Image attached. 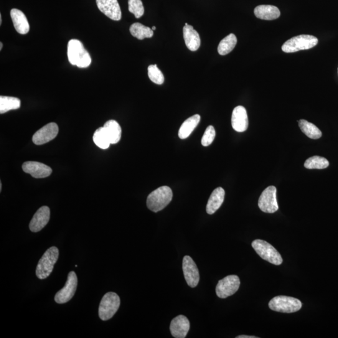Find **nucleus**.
I'll return each mask as SVG.
<instances>
[{
	"label": "nucleus",
	"mask_w": 338,
	"mask_h": 338,
	"mask_svg": "<svg viewBox=\"0 0 338 338\" xmlns=\"http://www.w3.org/2000/svg\"><path fill=\"white\" fill-rule=\"evenodd\" d=\"M130 32L132 36L137 38L139 40H144L146 38L153 37V30L148 27L144 26L140 23H135L130 27Z\"/></svg>",
	"instance_id": "b1692460"
},
{
	"label": "nucleus",
	"mask_w": 338,
	"mask_h": 338,
	"mask_svg": "<svg viewBox=\"0 0 338 338\" xmlns=\"http://www.w3.org/2000/svg\"><path fill=\"white\" fill-rule=\"evenodd\" d=\"M152 30H153V31H154V30H156V27H152Z\"/></svg>",
	"instance_id": "e433bc0d"
},
{
	"label": "nucleus",
	"mask_w": 338,
	"mask_h": 338,
	"mask_svg": "<svg viewBox=\"0 0 338 338\" xmlns=\"http://www.w3.org/2000/svg\"><path fill=\"white\" fill-rule=\"evenodd\" d=\"M10 15L16 31L20 34H27L30 31V25L24 13L21 10L14 9L11 10Z\"/></svg>",
	"instance_id": "a211bd4d"
},
{
	"label": "nucleus",
	"mask_w": 338,
	"mask_h": 338,
	"mask_svg": "<svg viewBox=\"0 0 338 338\" xmlns=\"http://www.w3.org/2000/svg\"><path fill=\"white\" fill-rule=\"evenodd\" d=\"M93 140L96 146L101 149H108L111 144L110 139L103 127L96 130L93 134Z\"/></svg>",
	"instance_id": "cd10ccee"
},
{
	"label": "nucleus",
	"mask_w": 338,
	"mask_h": 338,
	"mask_svg": "<svg viewBox=\"0 0 338 338\" xmlns=\"http://www.w3.org/2000/svg\"><path fill=\"white\" fill-rule=\"evenodd\" d=\"M225 191L222 187H217L213 190L208 200L206 212L212 215L219 209L224 200Z\"/></svg>",
	"instance_id": "aec40b11"
},
{
	"label": "nucleus",
	"mask_w": 338,
	"mask_h": 338,
	"mask_svg": "<svg viewBox=\"0 0 338 338\" xmlns=\"http://www.w3.org/2000/svg\"><path fill=\"white\" fill-rule=\"evenodd\" d=\"M328 161L324 157L313 156L305 162L304 167L308 169H323L329 166Z\"/></svg>",
	"instance_id": "c85d7f7f"
},
{
	"label": "nucleus",
	"mask_w": 338,
	"mask_h": 338,
	"mask_svg": "<svg viewBox=\"0 0 338 338\" xmlns=\"http://www.w3.org/2000/svg\"><path fill=\"white\" fill-rule=\"evenodd\" d=\"M269 308L276 312L292 313L299 311L302 307L301 302L293 297L278 296L269 302Z\"/></svg>",
	"instance_id": "0eeeda50"
},
{
	"label": "nucleus",
	"mask_w": 338,
	"mask_h": 338,
	"mask_svg": "<svg viewBox=\"0 0 338 338\" xmlns=\"http://www.w3.org/2000/svg\"><path fill=\"white\" fill-rule=\"evenodd\" d=\"M148 76L152 82L157 85L163 84L164 77L157 65H151L148 67Z\"/></svg>",
	"instance_id": "c756f323"
},
{
	"label": "nucleus",
	"mask_w": 338,
	"mask_h": 338,
	"mask_svg": "<svg viewBox=\"0 0 338 338\" xmlns=\"http://www.w3.org/2000/svg\"><path fill=\"white\" fill-rule=\"evenodd\" d=\"M103 128L108 135L111 144H116L120 141L122 129L118 122L114 120L108 121L105 124Z\"/></svg>",
	"instance_id": "5701e85b"
},
{
	"label": "nucleus",
	"mask_w": 338,
	"mask_h": 338,
	"mask_svg": "<svg viewBox=\"0 0 338 338\" xmlns=\"http://www.w3.org/2000/svg\"><path fill=\"white\" fill-rule=\"evenodd\" d=\"M78 284L77 276L74 271L70 272L64 287L58 292L55 301L58 304H64L70 301L75 295Z\"/></svg>",
	"instance_id": "1a4fd4ad"
},
{
	"label": "nucleus",
	"mask_w": 338,
	"mask_h": 338,
	"mask_svg": "<svg viewBox=\"0 0 338 338\" xmlns=\"http://www.w3.org/2000/svg\"><path fill=\"white\" fill-rule=\"evenodd\" d=\"M252 246L257 254L264 260L276 266L283 263V258L281 254L273 246L266 241L256 240L252 243Z\"/></svg>",
	"instance_id": "423d86ee"
},
{
	"label": "nucleus",
	"mask_w": 338,
	"mask_h": 338,
	"mask_svg": "<svg viewBox=\"0 0 338 338\" xmlns=\"http://www.w3.org/2000/svg\"><path fill=\"white\" fill-rule=\"evenodd\" d=\"M2 48H3V43H2V42H1V43H0V50H2Z\"/></svg>",
	"instance_id": "72a5a7b5"
},
{
	"label": "nucleus",
	"mask_w": 338,
	"mask_h": 338,
	"mask_svg": "<svg viewBox=\"0 0 338 338\" xmlns=\"http://www.w3.org/2000/svg\"><path fill=\"white\" fill-rule=\"evenodd\" d=\"M183 36L188 49L195 52L199 49L200 46V39L199 34L191 25H185L183 28Z\"/></svg>",
	"instance_id": "6ab92c4d"
},
{
	"label": "nucleus",
	"mask_w": 338,
	"mask_h": 338,
	"mask_svg": "<svg viewBox=\"0 0 338 338\" xmlns=\"http://www.w3.org/2000/svg\"><path fill=\"white\" fill-rule=\"evenodd\" d=\"M58 126L55 123H49L43 127L33 136L32 141L35 145L41 146L52 141L58 134Z\"/></svg>",
	"instance_id": "f8f14e48"
},
{
	"label": "nucleus",
	"mask_w": 338,
	"mask_h": 338,
	"mask_svg": "<svg viewBox=\"0 0 338 338\" xmlns=\"http://www.w3.org/2000/svg\"><path fill=\"white\" fill-rule=\"evenodd\" d=\"M258 205L262 211L274 213L279 209L276 199V188L274 186L267 187L262 193L259 199Z\"/></svg>",
	"instance_id": "9d476101"
},
{
	"label": "nucleus",
	"mask_w": 338,
	"mask_h": 338,
	"mask_svg": "<svg viewBox=\"0 0 338 338\" xmlns=\"http://www.w3.org/2000/svg\"><path fill=\"white\" fill-rule=\"evenodd\" d=\"M215 137V131L214 127L209 126L204 132L201 140V144L203 146L207 147L210 146L214 140Z\"/></svg>",
	"instance_id": "2f4dec72"
},
{
	"label": "nucleus",
	"mask_w": 338,
	"mask_h": 338,
	"mask_svg": "<svg viewBox=\"0 0 338 338\" xmlns=\"http://www.w3.org/2000/svg\"><path fill=\"white\" fill-rule=\"evenodd\" d=\"M67 55L71 64L78 67L86 68L91 64L90 55L80 40H70L67 46Z\"/></svg>",
	"instance_id": "f257e3e1"
},
{
	"label": "nucleus",
	"mask_w": 338,
	"mask_h": 338,
	"mask_svg": "<svg viewBox=\"0 0 338 338\" xmlns=\"http://www.w3.org/2000/svg\"><path fill=\"white\" fill-rule=\"evenodd\" d=\"M240 279L238 276H226L218 281L215 288L216 294L220 298L225 299L235 294L240 288Z\"/></svg>",
	"instance_id": "6e6552de"
},
{
	"label": "nucleus",
	"mask_w": 338,
	"mask_h": 338,
	"mask_svg": "<svg viewBox=\"0 0 338 338\" xmlns=\"http://www.w3.org/2000/svg\"><path fill=\"white\" fill-rule=\"evenodd\" d=\"M23 170L36 179H42L50 176L52 169L49 166L39 162L28 161L22 166Z\"/></svg>",
	"instance_id": "4468645a"
},
{
	"label": "nucleus",
	"mask_w": 338,
	"mask_h": 338,
	"mask_svg": "<svg viewBox=\"0 0 338 338\" xmlns=\"http://www.w3.org/2000/svg\"><path fill=\"white\" fill-rule=\"evenodd\" d=\"M190 329V322L187 317L179 315L173 319L170 323V330L173 337L184 338Z\"/></svg>",
	"instance_id": "dca6fc26"
},
{
	"label": "nucleus",
	"mask_w": 338,
	"mask_h": 338,
	"mask_svg": "<svg viewBox=\"0 0 338 338\" xmlns=\"http://www.w3.org/2000/svg\"><path fill=\"white\" fill-rule=\"evenodd\" d=\"M254 14L259 19L273 20L280 17L281 12L278 8L273 5H259L254 9Z\"/></svg>",
	"instance_id": "412c9836"
},
{
	"label": "nucleus",
	"mask_w": 338,
	"mask_h": 338,
	"mask_svg": "<svg viewBox=\"0 0 338 338\" xmlns=\"http://www.w3.org/2000/svg\"><path fill=\"white\" fill-rule=\"evenodd\" d=\"M233 128L236 132H243L248 128L249 121L247 111L243 106H238L234 109L231 119Z\"/></svg>",
	"instance_id": "f3484780"
},
{
	"label": "nucleus",
	"mask_w": 338,
	"mask_h": 338,
	"mask_svg": "<svg viewBox=\"0 0 338 338\" xmlns=\"http://www.w3.org/2000/svg\"><path fill=\"white\" fill-rule=\"evenodd\" d=\"M2 15H0V25L2 24Z\"/></svg>",
	"instance_id": "f704fd0d"
},
{
	"label": "nucleus",
	"mask_w": 338,
	"mask_h": 338,
	"mask_svg": "<svg viewBox=\"0 0 338 338\" xmlns=\"http://www.w3.org/2000/svg\"><path fill=\"white\" fill-rule=\"evenodd\" d=\"M182 269L188 285L195 288L199 284V272L196 264L190 256H185L183 259Z\"/></svg>",
	"instance_id": "9b49d317"
},
{
	"label": "nucleus",
	"mask_w": 338,
	"mask_h": 338,
	"mask_svg": "<svg viewBox=\"0 0 338 338\" xmlns=\"http://www.w3.org/2000/svg\"><path fill=\"white\" fill-rule=\"evenodd\" d=\"M129 10L135 15L136 19L143 16L144 14V7L142 0H129Z\"/></svg>",
	"instance_id": "7c9ffc66"
},
{
	"label": "nucleus",
	"mask_w": 338,
	"mask_h": 338,
	"mask_svg": "<svg viewBox=\"0 0 338 338\" xmlns=\"http://www.w3.org/2000/svg\"><path fill=\"white\" fill-rule=\"evenodd\" d=\"M96 5L101 13L114 21L121 20L122 12L118 0H96Z\"/></svg>",
	"instance_id": "ddd939ff"
},
{
	"label": "nucleus",
	"mask_w": 338,
	"mask_h": 338,
	"mask_svg": "<svg viewBox=\"0 0 338 338\" xmlns=\"http://www.w3.org/2000/svg\"><path fill=\"white\" fill-rule=\"evenodd\" d=\"M50 218V208L47 206L40 207L30 221L29 225L30 231L33 233L39 232L47 226L49 222Z\"/></svg>",
	"instance_id": "2eb2a0df"
},
{
	"label": "nucleus",
	"mask_w": 338,
	"mask_h": 338,
	"mask_svg": "<svg viewBox=\"0 0 338 338\" xmlns=\"http://www.w3.org/2000/svg\"><path fill=\"white\" fill-rule=\"evenodd\" d=\"M258 337L254 336H247V335H240L236 337V338H258Z\"/></svg>",
	"instance_id": "473e14b6"
},
{
	"label": "nucleus",
	"mask_w": 338,
	"mask_h": 338,
	"mask_svg": "<svg viewBox=\"0 0 338 338\" xmlns=\"http://www.w3.org/2000/svg\"><path fill=\"white\" fill-rule=\"evenodd\" d=\"M21 106V101L19 98L14 96H0V114H3L7 111L17 110Z\"/></svg>",
	"instance_id": "393cba45"
},
{
	"label": "nucleus",
	"mask_w": 338,
	"mask_h": 338,
	"mask_svg": "<svg viewBox=\"0 0 338 338\" xmlns=\"http://www.w3.org/2000/svg\"><path fill=\"white\" fill-rule=\"evenodd\" d=\"M299 126L301 131L311 139H318L322 136V132L313 124L310 123L306 120L298 121Z\"/></svg>",
	"instance_id": "bb28decb"
},
{
	"label": "nucleus",
	"mask_w": 338,
	"mask_h": 338,
	"mask_svg": "<svg viewBox=\"0 0 338 338\" xmlns=\"http://www.w3.org/2000/svg\"><path fill=\"white\" fill-rule=\"evenodd\" d=\"M237 38L233 34L228 35L221 40L218 46V53L220 55H226L232 52L237 44Z\"/></svg>",
	"instance_id": "a878e982"
},
{
	"label": "nucleus",
	"mask_w": 338,
	"mask_h": 338,
	"mask_svg": "<svg viewBox=\"0 0 338 338\" xmlns=\"http://www.w3.org/2000/svg\"><path fill=\"white\" fill-rule=\"evenodd\" d=\"M2 182L0 183V191H2Z\"/></svg>",
	"instance_id": "c9c22d12"
},
{
	"label": "nucleus",
	"mask_w": 338,
	"mask_h": 338,
	"mask_svg": "<svg viewBox=\"0 0 338 338\" xmlns=\"http://www.w3.org/2000/svg\"><path fill=\"white\" fill-rule=\"evenodd\" d=\"M121 305L120 297L113 292H109L103 296L99 306V317L103 321H107L118 311Z\"/></svg>",
	"instance_id": "39448f33"
},
{
	"label": "nucleus",
	"mask_w": 338,
	"mask_h": 338,
	"mask_svg": "<svg viewBox=\"0 0 338 338\" xmlns=\"http://www.w3.org/2000/svg\"><path fill=\"white\" fill-rule=\"evenodd\" d=\"M59 257L58 248L53 246L43 254L40 259L36 269V275L40 279H45L49 277L52 273L53 268Z\"/></svg>",
	"instance_id": "7ed1b4c3"
},
{
	"label": "nucleus",
	"mask_w": 338,
	"mask_h": 338,
	"mask_svg": "<svg viewBox=\"0 0 338 338\" xmlns=\"http://www.w3.org/2000/svg\"><path fill=\"white\" fill-rule=\"evenodd\" d=\"M172 197V189L168 186H162L149 195L147 199V206L152 212L161 211L169 204Z\"/></svg>",
	"instance_id": "f03ea898"
},
{
	"label": "nucleus",
	"mask_w": 338,
	"mask_h": 338,
	"mask_svg": "<svg viewBox=\"0 0 338 338\" xmlns=\"http://www.w3.org/2000/svg\"><path fill=\"white\" fill-rule=\"evenodd\" d=\"M200 121V116L198 114L190 117L186 121L184 122L179 131L180 139H185L192 134L194 130L196 128Z\"/></svg>",
	"instance_id": "4be33fe9"
},
{
	"label": "nucleus",
	"mask_w": 338,
	"mask_h": 338,
	"mask_svg": "<svg viewBox=\"0 0 338 338\" xmlns=\"http://www.w3.org/2000/svg\"><path fill=\"white\" fill-rule=\"evenodd\" d=\"M318 43L316 37L309 35H301L289 39L282 46V50L285 53H294L300 50L313 48Z\"/></svg>",
	"instance_id": "20e7f679"
}]
</instances>
